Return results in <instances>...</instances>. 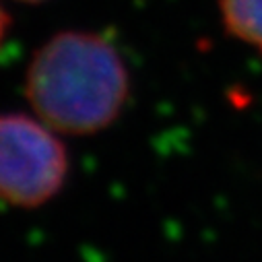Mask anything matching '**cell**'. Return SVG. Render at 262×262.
Masks as SVG:
<instances>
[{"label": "cell", "instance_id": "6da1fadb", "mask_svg": "<svg viewBox=\"0 0 262 262\" xmlns=\"http://www.w3.org/2000/svg\"><path fill=\"white\" fill-rule=\"evenodd\" d=\"M25 93L50 128L91 135L118 118L128 95V73L120 54L103 37L62 31L35 52Z\"/></svg>", "mask_w": 262, "mask_h": 262}, {"label": "cell", "instance_id": "7a4b0ae2", "mask_svg": "<svg viewBox=\"0 0 262 262\" xmlns=\"http://www.w3.org/2000/svg\"><path fill=\"white\" fill-rule=\"evenodd\" d=\"M69 173L64 145L23 114L0 116V201L39 207L60 192Z\"/></svg>", "mask_w": 262, "mask_h": 262}, {"label": "cell", "instance_id": "3957f363", "mask_svg": "<svg viewBox=\"0 0 262 262\" xmlns=\"http://www.w3.org/2000/svg\"><path fill=\"white\" fill-rule=\"evenodd\" d=\"M227 31L262 52V0H221Z\"/></svg>", "mask_w": 262, "mask_h": 262}, {"label": "cell", "instance_id": "277c9868", "mask_svg": "<svg viewBox=\"0 0 262 262\" xmlns=\"http://www.w3.org/2000/svg\"><path fill=\"white\" fill-rule=\"evenodd\" d=\"M7 29H9V17L3 9H0V43H3V37L7 33Z\"/></svg>", "mask_w": 262, "mask_h": 262}, {"label": "cell", "instance_id": "5b68a950", "mask_svg": "<svg viewBox=\"0 0 262 262\" xmlns=\"http://www.w3.org/2000/svg\"><path fill=\"white\" fill-rule=\"evenodd\" d=\"M21 3H41V0H21Z\"/></svg>", "mask_w": 262, "mask_h": 262}]
</instances>
